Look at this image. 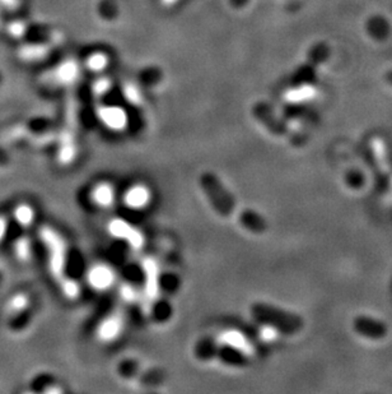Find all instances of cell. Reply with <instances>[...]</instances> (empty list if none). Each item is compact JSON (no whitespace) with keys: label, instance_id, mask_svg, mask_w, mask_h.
Masks as SVG:
<instances>
[{"label":"cell","instance_id":"obj_1","mask_svg":"<svg viewBox=\"0 0 392 394\" xmlns=\"http://www.w3.org/2000/svg\"><path fill=\"white\" fill-rule=\"evenodd\" d=\"M32 299L25 293H18L10 297L7 305L9 326L13 331L25 329L32 319Z\"/></svg>","mask_w":392,"mask_h":394},{"label":"cell","instance_id":"obj_2","mask_svg":"<svg viewBox=\"0 0 392 394\" xmlns=\"http://www.w3.org/2000/svg\"><path fill=\"white\" fill-rule=\"evenodd\" d=\"M143 268L145 275V302L143 306V311L149 314L152 309V304L157 299L159 293V269L156 260L144 259Z\"/></svg>","mask_w":392,"mask_h":394},{"label":"cell","instance_id":"obj_3","mask_svg":"<svg viewBox=\"0 0 392 394\" xmlns=\"http://www.w3.org/2000/svg\"><path fill=\"white\" fill-rule=\"evenodd\" d=\"M45 240L50 250V263L52 273L56 277L63 275L65 266V246L58 234L51 230H45Z\"/></svg>","mask_w":392,"mask_h":394},{"label":"cell","instance_id":"obj_4","mask_svg":"<svg viewBox=\"0 0 392 394\" xmlns=\"http://www.w3.org/2000/svg\"><path fill=\"white\" fill-rule=\"evenodd\" d=\"M109 230L112 235L126 240L133 246L134 249L142 248L143 243H144L142 234L124 219H112L110 224Z\"/></svg>","mask_w":392,"mask_h":394},{"label":"cell","instance_id":"obj_5","mask_svg":"<svg viewBox=\"0 0 392 394\" xmlns=\"http://www.w3.org/2000/svg\"><path fill=\"white\" fill-rule=\"evenodd\" d=\"M203 185L205 188V192H208L210 198L216 203L218 208L228 215L232 210L234 203L231 201L229 195L225 193V189L222 188V185L210 175H205L203 177Z\"/></svg>","mask_w":392,"mask_h":394},{"label":"cell","instance_id":"obj_6","mask_svg":"<svg viewBox=\"0 0 392 394\" xmlns=\"http://www.w3.org/2000/svg\"><path fill=\"white\" fill-rule=\"evenodd\" d=\"M219 341L220 344L229 346L246 356H252L255 353V348L250 341L238 331H225L219 335Z\"/></svg>","mask_w":392,"mask_h":394},{"label":"cell","instance_id":"obj_7","mask_svg":"<svg viewBox=\"0 0 392 394\" xmlns=\"http://www.w3.org/2000/svg\"><path fill=\"white\" fill-rule=\"evenodd\" d=\"M90 284L97 290H106L114 284V272L106 266H96L90 270Z\"/></svg>","mask_w":392,"mask_h":394},{"label":"cell","instance_id":"obj_8","mask_svg":"<svg viewBox=\"0 0 392 394\" xmlns=\"http://www.w3.org/2000/svg\"><path fill=\"white\" fill-rule=\"evenodd\" d=\"M123 331V319L120 315H111L102 322L99 328V337L105 342H110L117 338Z\"/></svg>","mask_w":392,"mask_h":394},{"label":"cell","instance_id":"obj_9","mask_svg":"<svg viewBox=\"0 0 392 394\" xmlns=\"http://www.w3.org/2000/svg\"><path fill=\"white\" fill-rule=\"evenodd\" d=\"M149 201V189L144 185H135L127 190L125 195V203L132 208H143Z\"/></svg>","mask_w":392,"mask_h":394},{"label":"cell","instance_id":"obj_10","mask_svg":"<svg viewBox=\"0 0 392 394\" xmlns=\"http://www.w3.org/2000/svg\"><path fill=\"white\" fill-rule=\"evenodd\" d=\"M13 218L21 227L31 226L34 221V208L32 204L27 201L19 203L13 210Z\"/></svg>","mask_w":392,"mask_h":394},{"label":"cell","instance_id":"obj_11","mask_svg":"<svg viewBox=\"0 0 392 394\" xmlns=\"http://www.w3.org/2000/svg\"><path fill=\"white\" fill-rule=\"evenodd\" d=\"M115 193L112 186L109 184L97 185L92 190V199L96 204L101 207H109L112 204Z\"/></svg>","mask_w":392,"mask_h":394},{"label":"cell","instance_id":"obj_12","mask_svg":"<svg viewBox=\"0 0 392 394\" xmlns=\"http://www.w3.org/2000/svg\"><path fill=\"white\" fill-rule=\"evenodd\" d=\"M260 337L265 341V342H274L276 338L279 337V333L276 328L273 326H264L260 329Z\"/></svg>","mask_w":392,"mask_h":394},{"label":"cell","instance_id":"obj_13","mask_svg":"<svg viewBox=\"0 0 392 394\" xmlns=\"http://www.w3.org/2000/svg\"><path fill=\"white\" fill-rule=\"evenodd\" d=\"M63 291L69 297H76L79 295V286L73 279H64Z\"/></svg>","mask_w":392,"mask_h":394},{"label":"cell","instance_id":"obj_14","mask_svg":"<svg viewBox=\"0 0 392 394\" xmlns=\"http://www.w3.org/2000/svg\"><path fill=\"white\" fill-rule=\"evenodd\" d=\"M121 296L125 299L126 302H134L135 297H136V294H135L133 286H123L121 287Z\"/></svg>","mask_w":392,"mask_h":394},{"label":"cell","instance_id":"obj_15","mask_svg":"<svg viewBox=\"0 0 392 394\" xmlns=\"http://www.w3.org/2000/svg\"><path fill=\"white\" fill-rule=\"evenodd\" d=\"M7 231H8L7 218L4 217V216H0V243H1V240L4 239Z\"/></svg>","mask_w":392,"mask_h":394},{"label":"cell","instance_id":"obj_16","mask_svg":"<svg viewBox=\"0 0 392 394\" xmlns=\"http://www.w3.org/2000/svg\"><path fill=\"white\" fill-rule=\"evenodd\" d=\"M1 281H3V272L0 270V285H1Z\"/></svg>","mask_w":392,"mask_h":394}]
</instances>
